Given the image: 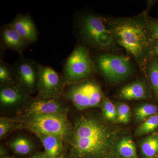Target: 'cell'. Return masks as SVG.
Listing matches in <instances>:
<instances>
[{"mask_svg": "<svg viewBox=\"0 0 158 158\" xmlns=\"http://www.w3.org/2000/svg\"><path fill=\"white\" fill-rule=\"evenodd\" d=\"M115 134L96 119L82 117L75 125L72 150L76 158H109Z\"/></svg>", "mask_w": 158, "mask_h": 158, "instance_id": "cell-1", "label": "cell"}, {"mask_svg": "<svg viewBox=\"0 0 158 158\" xmlns=\"http://www.w3.org/2000/svg\"><path fill=\"white\" fill-rule=\"evenodd\" d=\"M111 27L113 38L119 45L137 60L144 59L150 42L144 22L137 19L116 20Z\"/></svg>", "mask_w": 158, "mask_h": 158, "instance_id": "cell-2", "label": "cell"}, {"mask_svg": "<svg viewBox=\"0 0 158 158\" xmlns=\"http://www.w3.org/2000/svg\"><path fill=\"white\" fill-rule=\"evenodd\" d=\"M76 31L84 45L97 49L107 48L113 39L111 31L101 18L92 13L82 15L77 20Z\"/></svg>", "mask_w": 158, "mask_h": 158, "instance_id": "cell-3", "label": "cell"}, {"mask_svg": "<svg viewBox=\"0 0 158 158\" xmlns=\"http://www.w3.org/2000/svg\"><path fill=\"white\" fill-rule=\"evenodd\" d=\"M96 70L88 48L79 45L65 60L63 67L64 83L69 85L81 81L91 77Z\"/></svg>", "mask_w": 158, "mask_h": 158, "instance_id": "cell-4", "label": "cell"}, {"mask_svg": "<svg viewBox=\"0 0 158 158\" xmlns=\"http://www.w3.org/2000/svg\"><path fill=\"white\" fill-rule=\"evenodd\" d=\"M27 125L36 133L56 136L62 141L70 134V126L66 114L36 115L29 117Z\"/></svg>", "mask_w": 158, "mask_h": 158, "instance_id": "cell-5", "label": "cell"}, {"mask_svg": "<svg viewBox=\"0 0 158 158\" xmlns=\"http://www.w3.org/2000/svg\"><path fill=\"white\" fill-rule=\"evenodd\" d=\"M70 86L66 96L79 110L98 106L103 98L99 85L92 81H81Z\"/></svg>", "mask_w": 158, "mask_h": 158, "instance_id": "cell-6", "label": "cell"}, {"mask_svg": "<svg viewBox=\"0 0 158 158\" xmlns=\"http://www.w3.org/2000/svg\"><path fill=\"white\" fill-rule=\"evenodd\" d=\"M96 70L98 69L109 81L119 82L128 77L132 72V66L127 57L103 54L95 59Z\"/></svg>", "mask_w": 158, "mask_h": 158, "instance_id": "cell-7", "label": "cell"}, {"mask_svg": "<svg viewBox=\"0 0 158 158\" xmlns=\"http://www.w3.org/2000/svg\"><path fill=\"white\" fill-rule=\"evenodd\" d=\"M39 64L34 59L21 56L12 65L18 85L28 94L37 89Z\"/></svg>", "mask_w": 158, "mask_h": 158, "instance_id": "cell-8", "label": "cell"}, {"mask_svg": "<svg viewBox=\"0 0 158 158\" xmlns=\"http://www.w3.org/2000/svg\"><path fill=\"white\" fill-rule=\"evenodd\" d=\"M64 84L63 79L54 69L39 64L37 88L39 97L59 98L63 91Z\"/></svg>", "mask_w": 158, "mask_h": 158, "instance_id": "cell-9", "label": "cell"}, {"mask_svg": "<svg viewBox=\"0 0 158 158\" xmlns=\"http://www.w3.org/2000/svg\"><path fill=\"white\" fill-rule=\"evenodd\" d=\"M27 113L29 117L36 115L65 114L64 105L58 98L38 97L29 103Z\"/></svg>", "mask_w": 158, "mask_h": 158, "instance_id": "cell-10", "label": "cell"}, {"mask_svg": "<svg viewBox=\"0 0 158 158\" xmlns=\"http://www.w3.org/2000/svg\"><path fill=\"white\" fill-rule=\"evenodd\" d=\"M30 45L15 31L10 23L2 26L0 30V45L4 50H10L23 56V53Z\"/></svg>", "mask_w": 158, "mask_h": 158, "instance_id": "cell-11", "label": "cell"}, {"mask_svg": "<svg viewBox=\"0 0 158 158\" xmlns=\"http://www.w3.org/2000/svg\"><path fill=\"white\" fill-rule=\"evenodd\" d=\"M10 24L30 44L38 40V29L30 15L17 14Z\"/></svg>", "mask_w": 158, "mask_h": 158, "instance_id": "cell-12", "label": "cell"}, {"mask_svg": "<svg viewBox=\"0 0 158 158\" xmlns=\"http://www.w3.org/2000/svg\"><path fill=\"white\" fill-rule=\"evenodd\" d=\"M28 94L18 85H1L0 101L3 105L12 106L27 99Z\"/></svg>", "mask_w": 158, "mask_h": 158, "instance_id": "cell-13", "label": "cell"}, {"mask_svg": "<svg viewBox=\"0 0 158 158\" xmlns=\"http://www.w3.org/2000/svg\"><path fill=\"white\" fill-rule=\"evenodd\" d=\"M138 158L135 144L129 137L122 138L116 144L115 150L110 154V158Z\"/></svg>", "mask_w": 158, "mask_h": 158, "instance_id": "cell-14", "label": "cell"}, {"mask_svg": "<svg viewBox=\"0 0 158 158\" xmlns=\"http://www.w3.org/2000/svg\"><path fill=\"white\" fill-rule=\"evenodd\" d=\"M42 142L47 158H59L62 149V141L60 138L51 135L36 133Z\"/></svg>", "mask_w": 158, "mask_h": 158, "instance_id": "cell-15", "label": "cell"}, {"mask_svg": "<svg viewBox=\"0 0 158 158\" xmlns=\"http://www.w3.org/2000/svg\"><path fill=\"white\" fill-rule=\"evenodd\" d=\"M119 96L127 100L147 98V88L143 82L136 81L124 86L119 91Z\"/></svg>", "mask_w": 158, "mask_h": 158, "instance_id": "cell-16", "label": "cell"}, {"mask_svg": "<svg viewBox=\"0 0 158 158\" xmlns=\"http://www.w3.org/2000/svg\"><path fill=\"white\" fill-rule=\"evenodd\" d=\"M141 155L144 158H157L158 156V132L144 138L141 144Z\"/></svg>", "mask_w": 158, "mask_h": 158, "instance_id": "cell-17", "label": "cell"}, {"mask_svg": "<svg viewBox=\"0 0 158 158\" xmlns=\"http://www.w3.org/2000/svg\"><path fill=\"white\" fill-rule=\"evenodd\" d=\"M0 82L1 85H18L13 65L2 60L0 62Z\"/></svg>", "mask_w": 158, "mask_h": 158, "instance_id": "cell-18", "label": "cell"}, {"mask_svg": "<svg viewBox=\"0 0 158 158\" xmlns=\"http://www.w3.org/2000/svg\"><path fill=\"white\" fill-rule=\"evenodd\" d=\"M10 146L15 152L22 155L28 154L33 149L32 142L24 137L15 139L11 142Z\"/></svg>", "mask_w": 158, "mask_h": 158, "instance_id": "cell-19", "label": "cell"}, {"mask_svg": "<svg viewBox=\"0 0 158 158\" xmlns=\"http://www.w3.org/2000/svg\"><path fill=\"white\" fill-rule=\"evenodd\" d=\"M158 127V114H155L147 118L137 128L136 135L140 136L153 131Z\"/></svg>", "mask_w": 158, "mask_h": 158, "instance_id": "cell-20", "label": "cell"}, {"mask_svg": "<svg viewBox=\"0 0 158 158\" xmlns=\"http://www.w3.org/2000/svg\"><path fill=\"white\" fill-rule=\"evenodd\" d=\"M157 107L150 104L141 105L136 109L135 116L138 121H144L151 116L157 113Z\"/></svg>", "mask_w": 158, "mask_h": 158, "instance_id": "cell-21", "label": "cell"}, {"mask_svg": "<svg viewBox=\"0 0 158 158\" xmlns=\"http://www.w3.org/2000/svg\"><path fill=\"white\" fill-rule=\"evenodd\" d=\"M102 109L104 117L107 120L116 121L117 110L116 107L108 98H106L102 103Z\"/></svg>", "mask_w": 158, "mask_h": 158, "instance_id": "cell-22", "label": "cell"}, {"mask_svg": "<svg viewBox=\"0 0 158 158\" xmlns=\"http://www.w3.org/2000/svg\"><path fill=\"white\" fill-rule=\"evenodd\" d=\"M148 77L156 96L158 97V60L154 59L148 69Z\"/></svg>", "mask_w": 158, "mask_h": 158, "instance_id": "cell-23", "label": "cell"}, {"mask_svg": "<svg viewBox=\"0 0 158 158\" xmlns=\"http://www.w3.org/2000/svg\"><path fill=\"white\" fill-rule=\"evenodd\" d=\"M117 119L116 121L122 123H127L131 119V109L127 105L123 103H118L117 105Z\"/></svg>", "mask_w": 158, "mask_h": 158, "instance_id": "cell-24", "label": "cell"}, {"mask_svg": "<svg viewBox=\"0 0 158 158\" xmlns=\"http://www.w3.org/2000/svg\"><path fill=\"white\" fill-rule=\"evenodd\" d=\"M11 125L9 122L1 118L0 122V137L2 138L9 132Z\"/></svg>", "mask_w": 158, "mask_h": 158, "instance_id": "cell-25", "label": "cell"}, {"mask_svg": "<svg viewBox=\"0 0 158 158\" xmlns=\"http://www.w3.org/2000/svg\"><path fill=\"white\" fill-rule=\"evenodd\" d=\"M152 37L153 39H158V22L151 28Z\"/></svg>", "mask_w": 158, "mask_h": 158, "instance_id": "cell-26", "label": "cell"}, {"mask_svg": "<svg viewBox=\"0 0 158 158\" xmlns=\"http://www.w3.org/2000/svg\"><path fill=\"white\" fill-rule=\"evenodd\" d=\"M32 158H47L45 153H39L34 155Z\"/></svg>", "mask_w": 158, "mask_h": 158, "instance_id": "cell-27", "label": "cell"}, {"mask_svg": "<svg viewBox=\"0 0 158 158\" xmlns=\"http://www.w3.org/2000/svg\"><path fill=\"white\" fill-rule=\"evenodd\" d=\"M155 52L156 55L158 56V43L156 45V46L155 48Z\"/></svg>", "mask_w": 158, "mask_h": 158, "instance_id": "cell-28", "label": "cell"}, {"mask_svg": "<svg viewBox=\"0 0 158 158\" xmlns=\"http://www.w3.org/2000/svg\"><path fill=\"white\" fill-rule=\"evenodd\" d=\"M59 158H65L63 155H60Z\"/></svg>", "mask_w": 158, "mask_h": 158, "instance_id": "cell-29", "label": "cell"}, {"mask_svg": "<svg viewBox=\"0 0 158 158\" xmlns=\"http://www.w3.org/2000/svg\"><path fill=\"white\" fill-rule=\"evenodd\" d=\"M157 158H158V156H157Z\"/></svg>", "mask_w": 158, "mask_h": 158, "instance_id": "cell-30", "label": "cell"}]
</instances>
